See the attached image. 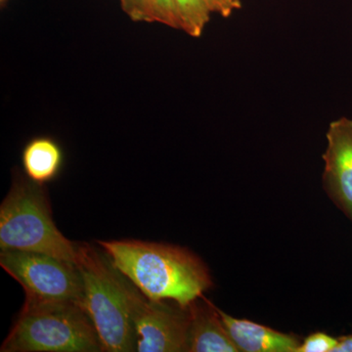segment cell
<instances>
[{"mask_svg": "<svg viewBox=\"0 0 352 352\" xmlns=\"http://www.w3.org/2000/svg\"><path fill=\"white\" fill-rule=\"evenodd\" d=\"M97 243L113 267L149 300L188 307L212 287L208 268L188 250L136 240Z\"/></svg>", "mask_w": 352, "mask_h": 352, "instance_id": "obj_1", "label": "cell"}, {"mask_svg": "<svg viewBox=\"0 0 352 352\" xmlns=\"http://www.w3.org/2000/svg\"><path fill=\"white\" fill-rule=\"evenodd\" d=\"M0 351L98 352L103 346L82 305L25 300Z\"/></svg>", "mask_w": 352, "mask_h": 352, "instance_id": "obj_2", "label": "cell"}, {"mask_svg": "<svg viewBox=\"0 0 352 352\" xmlns=\"http://www.w3.org/2000/svg\"><path fill=\"white\" fill-rule=\"evenodd\" d=\"M0 249L47 254L76 263L78 245L58 230L44 185L21 173L0 207Z\"/></svg>", "mask_w": 352, "mask_h": 352, "instance_id": "obj_3", "label": "cell"}, {"mask_svg": "<svg viewBox=\"0 0 352 352\" xmlns=\"http://www.w3.org/2000/svg\"><path fill=\"white\" fill-rule=\"evenodd\" d=\"M76 266L83 285V307L100 337L103 351H136V333L127 296V279L108 256L78 245Z\"/></svg>", "mask_w": 352, "mask_h": 352, "instance_id": "obj_4", "label": "cell"}, {"mask_svg": "<svg viewBox=\"0 0 352 352\" xmlns=\"http://www.w3.org/2000/svg\"><path fill=\"white\" fill-rule=\"evenodd\" d=\"M0 265L22 285L25 300L83 307L82 278L75 263L38 252L9 250L0 252Z\"/></svg>", "mask_w": 352, "mask_h": 352, "instance_id": "obj_5", "label": "cell"}, {"mask_svg": "<svg viewBox=\"0 0 352 352\" xmlns=\"http://www.w3.org/2000/svg\"><path fill=\"white\" fill-rule=\"evenodd\" d=\"M127 296L136 333V351H187L191 314L178 303L155 302L127 282Z\"/></svg>", "mask_w": 352, "mask_h": 352, "instance_id": "obj_6", "label": "cell"}, {"mask_svg": "<svg viewBox=\"0 0 352 352\" xmlns=\"http://www.w3.org/2000/svg\"><path fill=\"white\" fill-rule=\"evenodd\" d=\"M323 154V185L337 207L352 220V120L346 117L329 126Z\"/></svg>", "mask_w": 352, "mask_h": 352, "instance_id": "obj_7", "label": "cell"}, {"mask_svg": "<svg viewBox=\"0 0 352 352\" xmlns=\"http://www.w3.org/2000/svg\"><path fill=\"white\" fill-rule=\"evenodd\" d=\"M199 298L190 305V321L188 332L189 352H237L230 335L219 309L208 300Z\"/></svg>", "mask_w": 352, "mask_h": 352, "instance_id": "obj_8", "label": "cell"}, {"mask_svg": "<svg viewBox=\"0 0 352 352\" xmlns=\"http://www.w3.org/2000/svg\"><path fill=\"white\" fill-rule=\"evenodd\" d=\"M219 314L239 351L296 352L302 344L293 333L278 332L254 322L236 319L219 309Z\"/></svg>", "mask_w": 352, "mask_h": 352, "instance_id": "obj_9", "label": "cell"}, {"mask_svg": "<svg viewBox=\"0 0 352 352\" xmlns=\"http://www.w3.org/2000/svg\"><path fill=\"white\" fill-rule=\"evenodd\" d=\"M64 152L50 136H36L25 144L22 152L25 175L39 185L53 182L61 173Z\"/></svg>", "mask_w": 352, "mask_h": 352, "instance_id": "obj_10", "label": "cell"}, {"mask_svg": "<svg viewBox=\"0 0 352 352\" xmlns=\"http://www.w3.org/2000/svg\"><path fill=\"white\" fill-rule=\"evenodd\" d=\"M182 31L193 38H200L210 22V11L204 0H175Z\"/></svg>", "mask_w": 352, "mask_h": 352, "instance_id": "obj_11", "label": "cell"}, {"mask_svg": "<svg viewBox=\"0 0 352 352\" xmlns=\"http://www.w3.org/2000/svg\"><path fill=\"white\" fill-rule=\"evenodd\" d=\"M122 11L134 22H156L153 0H120Z\"/></svg>", "mask_w": 352, "mask_h": 352, "instance_id": "obj_12", "label": "cell"}, {"mask_svg": "<svg viewBox=\"0 0 352 352\" xmlns=\"http://www.w3.org/2000/svg\"><path fill=\"white\" fill-rule=\"evenodd\" d=\"M338 342L328 333L316 332L305 338L296 352H333Z\"/></svg>", "mask_w": 352, "mask_h": 352, "instance_id": "obj_13", "label": "cell"}, {"mask_svg": "<svg viewBox=\"0 0 352 352\" xmlns=\"http://www.w3.org/2000/svg\"><path fill=\"white\" fill-rule=\"evenodd\" d=\"M156 12V22L176 30H182L175 0H153Z\"/></svg>", "mask_w": 352, "mask_h": 352, "instance_id": "obj_14", "label": "cell"}, {"mask_svg": "<svg viewBox=\"0 0 352 352\" xmlns=\"http://www.w3.org/2000/svg\"><path fill=\"white\" fill-rule=\"evenodd\" d=\"M210 12L228 18L238 9L242 8V0H204Z\"/></svg>", "mask_w": 352, "mask_h": 352, "instance_id": "obj_15", "label": "cell"}, {"mask_svg": "<svg viewBox=\"0 0 352 352\" xmlns=\"http://www.w3.org/2000/svg\"><path fill=\"white\" fill-rule=\"evenodd\" d=\"M333 352H352V333L339 338V342Z\"/></svg>", "mask_w": 352, "mask_h": 352, "instance_id": "obj_16", "label": "cell"}, {"mask_svg": "<svg viewBox=\"0 0 352 352\" xmlns=\"http://www.w3.org/2000/svg\"><path fill=\"white\" fill-rule=\"evenodd\" d=\"M7 2H8V0H0V4H1L2 8L6 6Z\"/></svg>", "mask_w": 352, "mask_h": 352, "instance_id": "obj_17", "label": "cell"}]
</instances>
